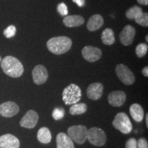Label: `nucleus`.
Here are the masks:
<instances>
[{"instance_id":"obj_28","label":"nucleus","mask_w":148,"mask_h":148,"mask_svg":"<svg viewBox=\"0 0 148 148\" xmlns=\"http://www.w3.org/2000/svg\"><path fill=\"white\" fill-rule=\"evenodd\" d=\"M57 10L61 16H66L68 14V8L64 3H60L57 6Z\"/></svg>"},{"instance_id":"obj_27","label":"nucleus","mask_w":148,"mask_h":148,"mask_svg":"<svg viewBox=\"0 0 148 148\" xmlns=\"http://www.w3.org/2000/svg\"><path fill=\"white\" fill-rule=\"evenodd\" d=\"M64 110L63 108H56L53 110L52 112V116L55 120H60L64 117Z\"/></svg>"},{"instance_id":"obj_13","label":"nucleus","mask_w":148,"mask_h":148,"mask_svg":"<svg viewBox=\"0 0 148 148\" xmlns=\"http://www.w3.org/2000/svg\"><path fill=\"white\" fill-rule=\"evenodd\" d=\"M126 100V95L122 90H114L108 96V101L112 106L121 107Z\"/></svg>"},{"instance_id":"obj_16","label":"nucleus","mask_w":148,"mask_h":148,"mask_svg":"<svg viewBox=\"0 0 148 148\" xmlns=\"http://www.w3.org/2000/svg\"><path fill=\"white\" fill-rule=\"evenodd\" d=\"M103 24V18L100 14H93L90 16L86 24V27L90 32L97 30L102 26Z\"/></svg>"},{"instance_id":"obj_30","label":"nucleus","mask_w":148,"mask_h":148,"mask_svg":"<svg viewBox=\"0 0 148 148\" xmlns=\"http://www.w3.org/2000/svg\"><path fill=\"white\" fill-rule=\"evenodd\" d=\"M137 148H148L147 140L144 138H140L137 141Z\"/></svg>"},{"instance_id":"obj_33","label":"nucleus","mask_w":148,"mask_h":148,"mask_svg":"<svg viewBox=\"0 0 148 148\" xmlns=\"http://www.w3.org/2000/svg\"><path fill=\"white\" fill-rule=\"evenodd\" d=\"M137 2L139 4L143 5H148V0H136Z\"/></svg>"},{"instance_id":"obj_15","label":"nucleus","mask_w":148,"mask_h":148,"mask_svg":"<svg viewBox=\"0 0 148 148\" xmlns=\"http://www.w3.org/2000/svg\"><path fill=\"white\" fill-rule=\"evenodd\" d=\"M103 86L101 83L95 82L90 84L86 90V95L92 100H98L103 95Z\"/></svg>"},{"instance_id":"obj_9","label":"nucleus","mask_w":148,"mask_h":148,"mask_svg":"<svg viewBox=\"0 0 148 148\" xmlns=\"http://www.w3.org/2000/svg\"><path fill=\"white\" fill-rule=\"evenodd\" d=\"M38 121V114L33 110H29L20 121V125L27 129H32L36 126Z\"/></svg>"},{"instance_id":"obj_23","label":"nucleus","mask_w":148,"mask_h":148,"mask_svg":"<svg viewBox=\"0 0 148 148\" xmlns=\"http://www.w3.org/2000/svg\"><path fill=\"white\" fill-rule=\"evenodd\" d=\"M134 19L135 22L138 25H142L143 27L148 26V14L147 12H140L135 16Z\"/></svg>"},{"instance_id":"obj_25","label":"nucleus","mask_w":148,"mask_h":148,"mask_svg":"<svg viewBox=\"0 0 148 148\" xmlns=\"http://www.w3.org/2000/svg\"><path fill=\"white\" fill-rule=\"evenodd\" d=\"M147 49L148 47L147 44L141 42V43H139L136 46L135 52H136V54L138 58H143L147 53Z\"/></svg>"},{"instance_id":"obj_22","label":"nucleus","mask_w":148,"mask_h":148,"mask_svg":"<svg viewBox=\"0 0 148 148\" xmlns=\"http://www.w3.org/2000/svg\"><path fill=\"white\" fill-rule=\"evenodd\" d=\"M87 106L84 103H76L73 104L69 108V113L72 115L84 114L86 112Z\"/></svg>"},{"instance_id":"obj_19","label":"nucleus","mask_w":148,"mask_h":148,"mask_svg":"<svg viewBox=\"0 0 148 148\" xmlns=\"http://www.w3.org/2000/svg\"><path fill=\"white\" fill-rule=\"evenodd\" d=\"M130 113L132 119L136 122L143 121L144 118V110L138 103H133L130 107Z\"/></svg>"},{"instance_id":"obj_12","label":"nucleus","mask_w":148,"mask_h":148,"mask_svg":"<svg viewBox=\"0 0 148 148\" xmlns=\"http://www.w3.org/2000/svg\"><path fill=\"white\" fill-rule=\"evenodd\" d=\"M19 112V107L13 101H6L0 105V114L4 117H12Z\"/></svg>"},{"instance_id":"obj_24","label":"nucleus","mask_w":148,"mask_h":148,"mask_svg":"<svg viewBox=\"0 0 148 148\" xmlns=\"http://www.w3.org/2000/svg\"><path fill=\"white\" fill-rule=\"evenodd\" d=\"M142 12H143V10H142L141 8L137 6V5H134V6L132 7L127 10L125 16L129 19H134L135 16Z\"/></svg>"},{"instance_id":"obj_1","label":"nucleus","mask_w":148,"mask_h":148,"mask_svg":"<svg viewBox=\"0 0 148 148\" xmlns=\"http://www.w3.org/2000/svg\"><path fill=\"white\" fill-rule=\"evenodd\" d=\"M1 67L7 75L12 77H21L24 71L21 62L12 56H7L1 60Z\"/></svg>"},{"instance_id":"obj_29","label":"nucleus","mask_w":148,"mask_h":148,"mask_svg":"<svg viewBox=\"0 0 148 148\" xmlns=\"http://www.w3.org/2000/svg\"><path fill=\"white\" fill-rule=\"evenodd\" d=\"M125 148H137V141L134 138H131L127 140Z\"/></svg>"},{"instance_id":"obj_4","label":"nucleus","mask_w":148,"mask_h":148,"mask_svg":"<svg viewBox=\"0 0 148 148\" xmlns=\"http://www.w3.org/2000/svg\"><path fill=\"white\" fill-rule=\"evenodd\" d=\"M112 125L123 134H127L132 132V124L128 116L125 112H119L114 116Z\"/></svg>"},{"instance_id":"obj_5","label":"nucleus","mask_w":148,"mask_h":148,"mask_svg":"<svg viewBox=\"0 0 148 148\" xmlns=\"http://www.w3.org/2000/svg\"><path fill=\"white\" fill-rule=\"evenodd\" d=\"M67 132L69 138L79 145L84 143L87 139L88 129L84 125H72L68 128Z\"/></svg>"},{"instance_id":"obj_10","label":"nucleus","mask_w":148,"mask_h":148,"mask_svg":"<svg viewBox=\"0 0 148 148\" xmlns=\"http://www.w3.org/2000/svg\"><path fill=\"white\" fill-rule=\"evenodd\" d=\"M136 31L134 27L130 25H127L123 27L119 34L120 41L123 45H130L134 39Z\"/></svg>"},{"instance_id":"obj_20","label":"nucleus","mask_w":148,"mask_h":148,"mask_svg":"<svg viewBox=\"0 0 148 148\" xmlns=\"http://www.w3.org/2000/svg\"><path fill=\"white\" fill-rule=\"evenodd\" d=\"M37 138L41 143L47 144L50 143L51 140V134L50 130L46 127H42L38 130L37 133Z\"/></svg>"},{"instance_id":"obj_34","label":"nucleus","mask_w":148,"mask_h":148,"mask_svg":"<svg viewBox=\"0 0 148 148\" xmlns=\"http://www.w3.org/2000/svg\"><path fill=\"white\" fill-rule=\"evenodd\" d=\"M147 118H148V114H146V116H145V119H146V125H147V127H148V121H147Z\"/></svg>"},{"instance_id":"obj_26","label":"nucleus","mask_w":148,"mask_h":148,"mask_svg":"<svg viewBox=\"0 0 148 148\" xmlns=\"http://www.w3.org/2000/svg\"><path fill=\"white\" fill-rule=\"evenodd\" d=\"M16 27L13 25H9L3 30V35L5 36V38H10L14 36V35L16 34Z\"/></svg>"},{"instance_id":"obj_3","label":"nucleus","mask_w":148,"mask_h":148,"mask_svg":"<svg viewBox=\"0 0 148 148\" xmlns=\"http://www.w3.org/2000/svg\"><path fill=\"white\" fill-rule=\"evenodd\" d=\"M82 92L80 88L75 84L66 86L62 92V100L66 105L75 104L80 100Z\"/></svg>"},{"instance_id":"obj_7","label":"nucleus","mask_w":148,"mask_h":148,"mask_svg":"<svg viewBox=\"0 0 148 148\" xmlns=\"http://www.w3.org/2000/svg\"><path fill=\"white\" fill-rule=\"evenodd\" d=\"M116 76L125 85H132L135 82V77L130 69L123 64H117L115 68Z\"/></svg>"},{"instance_id":"obj_36","label":"nucleus","mask_w":148,"mask_h":148,"mask_svg":"<svg viewBox=\"0 0 148 148\" xmlns=\"http://www.w3.org/2000/svg\"><path fill=\"white\" fill-rule=\"evenodd\" d=\"M1 56H0V62H1Z\"/></svg>"},{"instance_id":"obj_35","label":"nucleus","mask_w":148,"mask_h":148,"mask_svg":"<svg viewBox=\"0 0 148 148\" xmlns=\"http://www.w3.org/2000/svg\"><path fill=\"white\" fill-rule=\"evenodd\" d=\"M145 39H146V42H148V36L147 35H146V36H145Z\"/></svg>"},{"instance_id":"obj_21","label":"nucleus","mask_w":148,"mask_h":148,"mask_svg":"<svg viewBox=\"0 0 148 148\" xmlns=\"http://www.w3.org/2000/svg\"><path fill=\"white\" fill-rule=\"evenodd\" d=\"M101 38L103 43L106 45H111L115 42L114 32L110 28H106L103 31Z\"/></svg>"},{"instance_id":"obj_11","label":"nucleus","mask_w":148,"mask_h":148,"mask_svg":"<svg viewBox=\"0 0 148 148\" xmlns=\"http://www.w3.org/2000/svg\"><path fill=\"white\" fill-rule=\"evenodd\" d=\"M33 81L36 84L41 85L46 82L48 78V72L45 66L36 65L32 70Z\"/></svg>"},{"instance_id":"obj_8","label":"nucleus","mask_w":148,"mask_h":148,"mask_svg":"<svg viewBox=\"0 0 148 148\" xmlns=\"http://www.w3.org/2000/svg\"><path fill=\"white\" fill-rule=\"evenodd\" d=\"M83 58L88 62H94L99 60L101 57V50L99 48L93 46H86L82 49Z\"/></svg>"},{"instance_id":"obj_32","label":"nucleus","mask_w":148,"mask_h":148,"mask_svg":"<svg viewBox=\"0 0 148 148\" xmlns=\"http://www.w3.org/2000/svg\"><path fill=\"white\" fill-rule=\"evenodd\" d=\"M142 73L145 77L148 76V66H146L145 67L142 69Z\"/></svg>"},{"instance_id":"obj_18","label":"nucleus","mask_w":148,"mask_h":148,"mask_svg":"<svg viewBox=\"0 0 148 148\" xmlns=\"http://www.w3.org/2000/svg\"><path fill=\"white\" fill-rule=\"evenodd\" d=\"M62 22L66 27H78L84 24V18L79 15H69L66 16L62 20Z\"/></svg>"},{"instance_id":"obj_6","label":"nucleus","mask_w":148,"mask_h":148,"mask_svg":"<svg viewBox=\"0 0 148 148\" xmlns=\"http://www.w3.org/2000/svg\"><path fill=\"white\" fill-rule=\"evenodd\" d=\"M106 135L104 131L99 127H93L88 130L87 139L92 145L101 147L106 142Z\"/></svg>"},{"instance_id":"obj_14","label":"nucleus","mask_w":148,"mask_h":148,"mask_svg":"<svg viewBox=\"0 0 148 148\" xmlns=\"http://www.w3.org/2000/svg\"><path fill=\"white\" fill-rule=\"evenodd\" d=\"M20 142L17 137L11 134L0 136V148H19Z\"/></svg>"},{"instance_id":"obj_2","label":"nucleus","mask_w":148,"mask_h":148,"mask_svg":"<svg viewBox=\"0 0 148 148\" xmlns=\"http://www.w3.org/2000/svg\"><path fill=\"white\" fill-rule=\"evenodd\" d=\"M72 40L67 36L53 37L47 42L49 51L56 55L63 54L71 49Z\"/></svg>"},{"instance_id":"obj_17","label":"nucleus","mask_w":148,"mask_h":148,"mask_svg":"<svg viewBox=\"0 0 148 148\" xmlns=\"http://www.w3.org/2000/svg\"><path fill=\"white\" fill-rule=\"evenodd\" d=\"M57 148H75L73 140L65 133L60 132L56 136Z\"/></svg>"},{"instance_id":"obj_31","label":"nucleus","mask_w":148,"mask_h":148,"mask_svg":"<svg viewBox=\"0 0 148 148\" xmlns=\"http://www.w3.org/2000/svg\"><path fill=\"white\" fill-rule=\"evenodd\" d=\"M73 1L76 3L79 7H82L85 3L84 0H73Z\"/></svg>"}]
</instances>
